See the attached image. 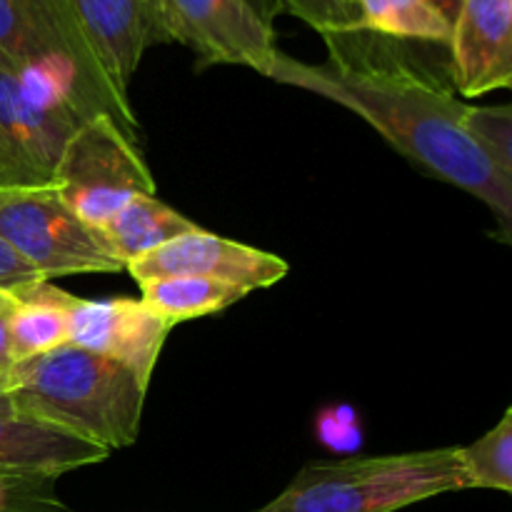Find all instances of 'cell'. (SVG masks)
I'll return each instance as SVG.
<instances>
[{
  "instance_id": "cell-6",
  "label": "cell",
  "mask_w": 512,
  "mask_h": 512,
  "mask_svg": "<svg viewBox=\"0 0 512 512\" xmlns=\"http://www.w3.org/2000/svg\"><path fill=\"white\" fill-rule=\"evenodd\" d=\"M83 120L48 80L0 60V183H48Z\"/></svg>"
},
{
  "instance_id": "cell-5",
  "label": "cell",
  "mask_w": 512,
  "mask_h": 512,
  "mask_svg": "<svg viewBox=\"0 0 512 512\" xmlns=\"http://www.w3.org/2000/svg\"><path fill=\"white\" fill-rule=\"evenodd\" d=\"M50 183L75 215L100 230L125 203L155 195L153 173L133 135L108 113L85 118L65 143Z\"/></svg>"
},
{
  "instance_id": "cell-25",
  "label": "cell",
  "mask_w": 512,
  "mask_h": 512,
  "mask_svg": "<svg viewBox=\"0 0 512 512\" xmlns=\"http://www.w3.org/2000/svg\"><path fill=\"white\" fill-rule=\"evenodd\" d=\"M15 305V298L8 293H0V315H8L10 308Z\"/></svg>"
},
{
  "instance_id": "cell-15",
  "label": "cell",
  "mask_w": 512,
  "mask_h": 512,
  "mask_svg": "<svg viewBox=\"0 0 512 512\" xmlns=\"http://www.w3.org/2000/svg\"><path fill=\"white\" fill-rule=\"evenodd\" d=\"M140 290H143L140 300L150 305L170 325L220 313V310L240 303L248 295V290L238 288V285L205 278H185V275L148 280V283L140 285Z\"/></svg>"
},
{
  "instance_id": "cell-2",
  "label": "cell",
  "mask_w": 512,
  "mask_h": 512,
  "mask_svg": "<svg viewBox=\"0 0 512 512\" xmlns=\"http://www.w3.org/2000/svg\"><path fill=\"white\" fill-rule=\"evenodd\" d=\"M5 393L15 418L50 425L113 453L138 440L148 388L115 360L63 343L15 363Z\"/></svg>"
},
{
  "instance_id": "cell-17",
  "label": "cell",
  "mask_w": 512,
  "mask_h": 512,
  "mask_svg": "<svg viewBox=\"0 0 512 512\" xmlns=\"http://www.w3.org/2000/svg\"><path fill=\"white\" fill-rule=\"evenodd\" d=\"M468 488L512 490V410H505L500 423L478 438L475 443L458 448Z\"/></svg>"
},
{
  "instance_id": "cell-21",
  "label": "cell",
  "mask_w": 512,
  "mask_h": 512,
  "mask_svg": "<svg viewBox=\"0 0 512 512\" xmlns=\"http://www.w3.org/2000/svg\"><path fill=\"white\" fill-rule=\"evenodd\" d=\"M13 355H10V340H8V325H5V315H0V385L5 388L10 368H13Z\"/></svg>"
},
{
  "instance_id": "cell-18",
  "label": "cell",
  "mask_w": 512,
  "mask_h": 512,
  "mask_svg": "<svg viewBox=\"0 0 512 512\" xmlns=\"http://www.w3.org/2000/svg\"><path fill=\"white\" fill-rule=\"evenodd\" d=\"M468 130L475 143L483 148L495 163V168L503 170L512 178V110L510 105L498 108H478L470 105L468 110Z\"/></svg>"
},
{
  "instance_id": "cell-4",
  "label": "cell",
  "mask_w": 512,
  "mask_h": 512,
  "mask_svg": "<svg viewBox=\"0 0 512 512\" xmlns=\"http://www.w3.org/2000/svg\"><path fill=\"white\" fill-rule=\"evenodd\" d=\"M0 240L43 280L123 270L100 233L70 210L55 183H0Z\"/></svg>"
},
{
  "instance_id": "cell-14",
  "label": "cell",
  "mask_w": 512,
  "mask_h": 512,
  "mask_svg": "<svg viewBox=\"0 0 512 512\" xmlns=\"http://www.w3.org/2000/svg\"><path fill=\"white\" fill-rule=\"evenodd\" d=\"M198 225L173 210L170 205L160 203L155 195H140L125 203L103 228L98 230L110 253L128 265L143 255L153 253L160 245L170 243L178 235L190 233Z\"/></svg>"
},
{
  "instance_id": "cell-12",
  "label": "cell",
  "mask_w": 512,
  "mask_h": 512,
  "mask_svg": "<svg viewBox=\"0 0 512 512\" xmlns=\"http://www.w3.org/2000/svg\"><path fill=\"white\" fill-rule=\"evenodd\" d=\"M110 450L25 418H0V478L50 480L103 463Z\"/></svg>"
},
{
  "instance_id": "cell-8",
  "label": "cell",
  "mask_w": 512,
  "mask_h": 512,
  "mask_svg": "<svg viewBox=\"0 0 512 512\" xmlns=\"http://www.w3.org/2000/svg\"><path fill=\"white\" fill-rule=\"evenodd\" d=\"M125 268L138 280V285L155 278L185 275V278L238 285L248 293L270 288L288 275V263L278 255L235 243V240L200 228L178 235L170 243L155 248L153 253L128 263Z\"/></svg>"
},
{
  "instance_id": "cell-9",
  "label": "cell",
  "mask_w": 512,
  "mask_h": 512,
  "mask_svg": "<svg viewBox=\"0 0 512 512\" xmlns=\"http://www.w3.org/2000/svg\"><path fill=\"white\" fill-rule=\"evenodd\" d=\"M170 328L173 325L143 300L75 298L70 308L68 343L115 360L150 388Z\"/></svg>"
},
{
  "instance_id": "cell-22",
  "label": "cell",
  "mask_w": 512,
  "mask_h": 512,
  "mask_svg": "<svg viewBox=\"0 0 512 512\" xmlns=\"http://www.w3.org/2000/svg\"><path fill=\"white\" fill-rule=\"evenodd\" d=\"M248 3L253 5V8L258 10V13L263 15L265 20H268V23H273L275 15H280V5H278V0H248Z\"/></svg>"
},
{
  "instance_id": "cell-19",
  "label": "cell",
  "mask_w": 512,
  "mask_h": 512,
  "mask_svg": "<svg viewBox=\"0 0 512 512\" xmlns=\"http://www.w3.org/2000/svg\"><path fill=\"white\" fill-rule=\"evenodd\" d=\"M278 5L280 13L295 15L310 28L318 30L323 38L360 30V18L353 0H278Z\"/></svg>"
},
{
  "instance_id": "cell-13",
  "label": "cell",
  "mask_w": 512,
  "mask_h": 512,
  "mask_svg": "<svg viewBox=\"0 0 512 512\" xmlns=\"http://www.w3.org/2000/svg\"><path fill=\"white\" fill-rule=\"evenodd\" d=\"M73 303L75 295L55 288L50 280H40L15 295V305L5 315L13 363L35 358V355L68 343Z\"/></svg>"
},
{
  "instance_id": "cell-11",
  "label": "cell",
  "mask_w": 512,
  "mask_h": 512,
  "mask_svg": "<svg viewBox=\"0 0 512 512\" xmlns=\"http://www.w3.org/2000/svg\"><path fill=\"white\" fill-rule=\"evenodd\" d=\"M73 5L100 68L115 93L128 100L140 58L163 40L158 5L155 0H73Z\"/></svg>"
},
{
  "instance_id": "cell-3",
  "label": "cell",
  "mask_w": 512,
  "mask_h": 512,
  "mask_svg": "<svg viewBox=\"0 0 512 512\" xmlns=\"http://www.w3.org/2000/svg\"><path fill=\"white\" fill-rule=\"evenodd\" d=\"M460 490H468V483L458 448L318 460L253 512H398Z\"/></svg>"
},
{
  "instance_id": "cell-1",
  "label": "cell",
  "mask_w": 512,
  "mask_h": 512,
  "mask_svg": "<svg viewBox=\"0 0 512 512\" xmlns=\"http://www.w3.org/2000/svg\"><path fill=\"white\" fill-rule=\"evenodd\" d=\"M325 40L328 63L305 65L280 53L270 78L353 110L405 158L483 200L510 235L512 178L495 168L470 135V105L408 60L385 58L365 30Z\"/></svg>"
},
{
  "instance_id": "cell-10",
  "label": "cell",
  "mask_w": 512,
  "mask_h": 512,
  "mask_svg": "<svg viewBox=\"0 0 512 512\" xmlns=\"http://www.w3.org/2000/svg\"><path fill=\"white\" fill-rule=\"evenodd\" d=\"M448 48L450 75L465 98L510 88L512 0H460Z\"/></svg>"
},
{
  "instance_id": "cell-7",
  "label": "cell",
  "mask_w": 512,
  "mask_h": 512,
  "mask_svg": "<svg viewBox=\"0 0 512 512\" xmlns=\"http://www.w3.org/2000/svg\"><path fill=\"white\" fill-rule=\"evenodd\" d=\"M163 40L193 50L200 63L245 65L270 78L280 50L273 23L248 0H155Z\"/></svg>"
},
{
  "instance_id": "cell-23",
  "label": "cell",
  "mask_w": 512,
  "mask_h": 512,
  "mask_svg": "<svg viewBox=\"0 0 512 512\" xmlns=\"http://www.w3.org/2000/svg\"><path fill=\"white\" fill-rule=\"evenodd\" d=\"M430 3H433L435 8H438L440 13L450 20V25H453L455 13H458V8H460V0H430Z\"/></svg>"
},
{
  "instance_id": "cell-24",
  "label": "cell",
  "mask_w": 512,
  "mask_h": 512,
  "mask_svg": "<svg viewBox=\"0 0 512 512\" xmlns=\"http://www.w3.org/2000/svg\"><path fill=\"white\" fill-rule=\"evenodd\" d=\"M0 418H15L13 403H10V395L5 393L3 385H0Z\"/></svg>"
},
{
  "instance_id": "cell-20",
  "label": "cell",
  "mask_w": 512,
  "mask_h": 512,
  "mask_svg": "<svg viewBox=\"0 0 512 512\" xmlns=\"http://www.w3.org/2000/svg\"><path fill=\"white\" fill-rule=\"evenodd\" d=\"M40 280H43V275L28 260L20 258L8 243L0 240V293H8L15 298Z\"/></svg>"
},
{
  "instance_id": "cell-16",
  "label": "cell",
  "mask_w": 512,
  "mask_h": 512,
  "mask_svg": "<svg viewBox=\"0 0 512 512\" xmlns=\"http://www.w3.org/2000/svg\"><path fill=\"white\" fill-rule=\"evenodd\" d=\"M360 30L390 40L448 43L450 20L430 0H353Z\"/></svg>"
}]
</instances>
